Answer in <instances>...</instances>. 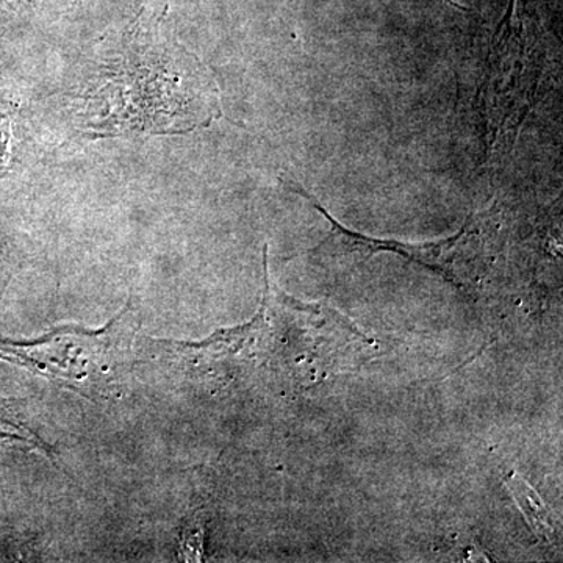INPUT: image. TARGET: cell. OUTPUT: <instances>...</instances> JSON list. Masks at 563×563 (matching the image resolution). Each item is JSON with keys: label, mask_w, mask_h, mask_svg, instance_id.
I'll return each instance as SVG.
<instances>
[{"label": "cell", "mask_w": 563, "mask_h": 563, "mask_svg": "<svg viewBox=\"0 0 563 563\" xmlns=\"http://www.w3.org/2000/svg\"><path fill=\"white\" fill-rule=\"evenodd\" d=\"M136 317L131 306L98 331L63 325L31 342L0 339V361L87 398L117 391L132 365Z\"/></svg>", "instance_id": "cell-1"}, {"label": "cell", "mask_w": 563, "mask_h": 563, "mask_svg": "<svg viewBox=\"0 0 563 563\" xmlns=\"http://www.w3.org/2000/svg\"><path fill=\"white\" fill-rule=\"evenodd\" d=\"M288 188L306 199L331 224L328 239L312 251L318 258L329 257L357 263L373 257L374 254L390 252V254L401 255L407 261L420 263L463 291H472L479 287L481 280L495 262L499 242V213L495 207L473 214L465 222L462 231L451 239L435 243L413 244L395 242V240H377L351 231L331 217L318 199L302 187L288 184Z\"/></svg>", "instance_id": "cell-2"}, {"label": "cell", "mask_w": 563, "mask_h": 563, "mask_svg": "<svg viewBox=\"0 0 563 563\" xmlns=\"http://www.w3.org/2000/svg\"><path fill=\"white\" fill-rule=\"evenodd\" d=\"M523 0H509L495 36L484 77L477 88L476 109L484 129L487 162L498 150H506L512 129L523 122L531 109L539 65L533 54Z\"/></svg>", "instance_id": "cell-3"}, {"label": "cell", "mask_w": 563, "mask_h": 563, "mask_svg": "<svg viewBox=\"0 0 563 563\" xmlns=\"http://www.w3.org/2000/svg\"><path fill=\"white\" fill-rule=\"evenodd\" d=\"M25 402L0 398V444H16L25 450L52 455L49 444L41 439L25 417ZM52 459V457H51Z\"/></svg>", "instance_id": "cell-4"}, {"label": "cell", "mask_w": 563, "mask_h": 563, "mask_svg": "<svg viewBox=\"0 0 563 563\" xmlns=\"http://www.w3.org/2000/svg\"><path fill=\"white\" fill-rule=\"evenodd\" d=\"M506 487L512 493L515 501L520 506L521 512L525 514L526 520L531 525L533 532L542 540H554L555 531L553 526V518H551L550 510L547 509L539 493L533 490L531 485L526 483L523 477L518 476L517 473L510 474L506 477Z\"/></svg>", "instance_id": "cell-5"}, {"label": "cell", "mask_w": 563, "mask_h": 563, "mask_svg": "<svg viewBox=\"0 0 563 563\" xmlns=\"http://www.w3.org/2000/svg\"><path fill=\"white\" fill-rule=\"evenodd\" d=\"M7 144H9V122L0 118V163L5 157Z\"/></svg>", "instance_id": "cell-6"}, {"label": "cell", "mask_w": 563, "mask_h": 563, "mask_svg": "<svg viewBox=\"0 0 563 563\" xmlns=\"http://www.w3.org/2000/svg\"><path fill=\"white\" fill-rule=\"evenodd\" d=\"M440 2L446 3V5L453 7V9L470 11L468 7L462 5V3L455 2V0H440Z\"/></svg>", "instance_id": "cell-7"}]
</instances>
